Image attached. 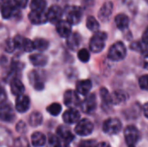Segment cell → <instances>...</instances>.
I'll return each instance as SVG.
<instances>
[{
	"instance_id": "1",
	"label": "cell",
	"mask_w": 148,
	"mask_h": 147,
	"mask_svg": "<svg viewBox=\"0 0 148 147\" xmlns=\"http://www.w3.org/2000/svg\"><path fill=\"white\" fill-rule=\"evenodd\" d=\"M108 39V35L102 31H97L94 34L89 41V49L93 53L101 52L105 46L106 41Z\"/></svg>"
},
{
	"instance_id": "47",
	"label": "cell",
	"mask_w": 148,
	"mask_h": 147,
	"mask_svg": "<svg viewBox=\"0 0 148 147\" xmlns=\"http://www.w3.org/2000/svg\"><path fill=\"white\" fill-rule=\"evenodd\" d=\"M129 147H135L134 146H129Z\"/></svg>"
},
{
	"instance_id": "35",
	"label": "cell",
	"mask_w": 148,
	"mask_h": 147,
	"mask_svg": "<svg viewBox=\"0 0 148 147\" xmlns=\"http://www.w3.org/2000/svg\"><path fill=\"white\" fill-rule=\"evenodd\" d=\"M139 85L141 89L148 91V75H144L140 78Z\"/></svg>"
},
{
	"instance_id": "21",
	"label": "cell",
	"mask_w": 148,
	"mask_h": 147,
	"mask_svg": "<svg viewBox=\"0 0 148 147\" xmlns=\"http://www.w3.org/2000/svg\"><path fill=\"white\" fill-rule=\"evenodd\" d=\"M29 80L32 87L36 90H42L43 88V82L41 80L40 75L37 71L33 70L29 74Z\"/></svg>"
},
{
	"instance_id": "19",
	"label": "cell",
	"mask_w": 148,
	"mask_h": 147,
	"mask_svg": "<svg viewBox=\"0 0 148 147\" xmlns=\"http://www.w3.org/2000/svg\"><path fill=\"white\" fill-rule=\"evenodd\" d=\"M92 88V81L88 79L79 81L76 84V93L80 95L86 96L89 94Z\"/></svg>"
},
{
	"instance_id": "41",
	"label": "cell",
	"mask_w": 148,
	"mask_h": 147,
	"mask_svg": "<svg viewBox=\"0 0 148 147\" xmlns=\"http://www.w3.org/2000/svg\"><path fill=\"white\" fill-rule=\"evenodd\" d=\"M142 66L144 68L148 69V51L143 53V57H142Z\"/></svg>"
},
{
	"instance_id": "45",
	"label": "cell",
	"mask_w": 148,
	"mask_h": 147,
	"mask_svg": "<svg viewBox=\"0 0 148 147\" xmlns=\"http://www.w3.org/2000/svg\"><path fill=\"white\" fill-rule=\"evenodd\" d=\"M95 147H111V146H110V145H109V144H108V143H106V142H101V143L97 144Z\"/></svg>"
},
{
	"instance_id": "3",
	"label": "cell",
	"mask_w": 148,
	"mask_h": 147,
	"mask_svg": "<svg viewBox=\"0 0 148 147\" xmlns=\"http://www.w3.org/2000/svg\"><path fill=\"white\" fill-rule=\"evenodd\" d=\"M82 10L79 6H68L65 10L66 21L69 22L71 25L78 24L82 18Z\"/></svg>"
},
{
	"instance_id": "37",
	"label": "cell",
	"mask_w": 148,
	"mask_h": 147,
	"mask_svg": "<svg viewBox=\"0 0 148 147\" xmlns=\"http://www.w3.org/2000/svg\"><path fill=\"white\" fill-rule=\"evenodd\" d=\"M16 147H29V142L25 138H18L15 143Z\"/></svg>"
},
{
	"instance_id": "42",
	"label": "cell",
	"mask_w": 148,
	"mask_h": 147,
	"mask_svg": "<svg viewBox=\"0 0 148 147\" xmlns=\"http://www.w3.org/2000/svg\"><path fill=\"white\" fill-rule=\"evenodd\" d=\"M16 130H17L19 133H23V132H25V130H26V125H25V123L23 122V121H19V122L17 123V125H16Z\"/></svg>"
},
{
	"instance_id": "29",
	"label": "cell",
	"mask_w": 148,
	"mask_h": 147,
	"mask_svg": "<svg viewBox=\"0 0 148 147\" xmlns=\"http://www.w3.org/2000/svg\"><path fill=\"white\" fill-rule=\"evenodd\" d=\"M111 100H112V104L119 105L123 103L127 100V96L121 91H114L111 94Z\"/></svg>"
},
{
	"instance_id": "7",
	"label": "cell",
	"mask_w": 148,
	"mask_h": 147,
	"mask_svg": "<svg viewBox=\"0 0 148 147\" xmlns=\"http://www.w3.org/2000/svg\"><path fill=\"white\" fill-rule=\"evenodd\" d=\"M124 137H125L126 143L129 146H134L140 140V131L135 126L133 125L127 126L124 130Z\"/></svg>"
},
{
	"instance_id": "2",
	"label": "cell",
	"mask_w": 148,
	"mask_h": 147,
	"mask_svg": "<svg viewBox=\"0 0 148 147\" xmlns=\"http://www.w3.org/2000/svg\"><path fill=\"white\" fill-rule=\"evenodd\" d=\"M127 55V48L125 44L121 42H117L114 43L108 50V57L113 62L122 61Z\"/></svg>"
},
{
	"instance_id": "27",
	"label": "cell",
	"mask_w": 148,
	"mask_h": 147,
	"mask_svg": "<svg viewBox=\"0 0 148 147\" xmlns=\"http://www.w3.org/2000/svg\"><path fill=\"white\" fill-rule=\"evenodd\" d=\"M86 26L87 28L92 31V32H97L99 28H100V24H99V22L97 21V19L93 16H88L87 18V21H86Z\"/></svg>"
},
{
	"instance_id": "17",
	"label": "cell",
	"mask_w": 148,
	"mask_h": 147,
	"mask_svg": "<svg viewBox=\"0 0 148 147\" xmlns=\"http://www.w3.org/2000/svg\"><path fill=\"white\" fill-rule=\"evenodd\" d=\"M56 29L61 37L68 38L72 33V25L66 20H60L56 24Z\"/></svg>"
},
{
	"instance_id": "32",
	"label": "cell",
	"mask_w": 148,
	"mask_h": 147,
	"mask_svg": "<svg viewBox=\"0 0 148 147\" xmlns=\"http://www.w3.org/2000/svg\"><path fill=\"white\" fill-rule=\"evenodd\" d=\"M48 113L52 116H57L62 112V106L59 103H52L47 107Z\"/></svg>"
},
{
	"instance_id": "44",
	"label": "cell",
	"mask_w": 148,
	"mask_h": 147,
	"mask_svg": "<svg viewBox=\"0 0 148 147\" xmlns=\"http://www.w3.org/2000/svg\"><path fill=\"white\" fill-rule=\"evenodd\" d=\"M143 111H144V114H145V116H146V117L148 119V102L144 105Z\"/></svg>"
},
{
	"instance_id": "25",
	"label": "cell",
	"mask_w": 148,
	"mask_h": 147,
	"mask_svg": "<svg viewBox=\"0 0 148 147\" xmlns=\"http://www.w3.org/2000/svg\"><path fill=\"white\" fill-rule=\"evenodd\" d=\"M47 142L46 136L40 133V132H35L31 135V144L34 147H42L45 146Z\"/></svg>"
},
{
	"instance_id": "18",
	"label": "cell",
	"mask_w": 148,
	"mask_h": 147,
	"mask_svg": "<svg viewBox=\"0 0 148 147\" xmlns=\"http://www.w3.org/2000/svg\"><path fill=\"white\" fill-rule=\"evenodd\" d=\"M29 22L35 25H41L48 22L45 11H33L31 10L28 16Z\"/></svg>"
},
{
	"instance_id": "24",
	"label": "cell",
	"mask_w": 148,
	"mask_h": 147,
	"mask_svg": "<svg viewBox=\"0 0 148 147\" xmlns=\"http://www.w3.org/2000/svg\"><path fill=\"white\" fill-rule=\"evenodd\" d=\"M10 91L12 94L16 96H19L23 94L24 92V85L18 78H13L10 81Z\"/></svg>"
},
{
	"instance_id": "31",
	"label": "cell",
	"mask_w": 148,
	"mask_h": 147,
	"mask_svg": "<svg viewBox=\"0 0 148 147\" xmlns=\"http://www.w3.org/2000/svg\"><path fill=\"white\" fill-rule=\"evenodd\" d=\"M100 94L102 100V104L103 106H111L112 104V100H111V95L109 94L108 91L105 88H101L100 90Z\"/></svg>"
},
{
	"instance_id": "26",
	"label": "cell",
	"mask_w": 148,
	"mask_h": 147,
	"mask_svg": "<svg viewBox=\"0 0 148 147\" xmlns=\"http://www.w3.org/2000/svg\"><path fill=\"white\" fill-rule=\"evenodd\" d=\"M42 122V115L41 113L36 111L30 113L29 117V124L32 127H36L39 126Z\"/></svg>"
},
{
	"instance_id": "20",
	"label": "cell",
	"mask_w": 148,
	"mask_h": 147,
	"mask_svg": "<svg viewBox=\"0 0 148 147\" xmlns=\"http://www.w3.org/2000/svg\"><path fill=\"white\" fill-rule=\"evenodd\" d=\"M29 61L32 63V65L36 67H44L48 63L49 59L47 55L42 53H36L29 55Z\"/></svg>"
},
{
	"instance_id": "15",
	"label": "cell",
	"mask_w": 148,
	"mask_h": 147,
	"mask_svg": "<svg viewBox=\"0 0 148 147\" xmlns=\"http://www.w3.org/2000/svg\"><path fill=\"white\" fill-rule=\"evenodd\" d=\"M29 106H30V100L29 96L25 94H21L19 96H16L15 108L18 113H26L29 109Z\"/></svg>"
},
{
	"instance_id": "46",
	"label": "cell",
	"mask_w": 148,
	"mask_h": 147,
	"mask_svg": "<svg viewBox=\"0 0 148 147\" xmlns=\"http://www.w3.org/2000/svg\"><path fill=\"white\" fill-rule=\"evenodd\" d=\"M5 1H6V0H0V7L2 6V4H3Z\"/></svg>"
},
{
	"instance_id": "22",
	"label": "cell",
	"mask_w": 148,
	"mask_h": 147,
	"mask_svg": "<svg viewBox=\"0 0 148 147\" xmlns=\"http://www.w3.org/2000/svg\"><path fill=\"white\" fill-rule=\"evenodd\" d=\"M114 23H115L116 27L119 29L124 30V29H126L128 28L130 20H129V17L126 14L120 13V14H118V15L115 16V17H114Z\"/></svg>"
},
{
	"instance_id": "34",
	"label": "cell",
	"mask_w": 148,
	"mask_h": 147,
	"mask_svg": "<svg viewBox=\"0 0 148 147\" xmlns=\"http://www.w3.org/2000/svg\"><path fill=\"white\" fill-rule=\"evenodd\" d=\"M78 59L82 62H88L90 59V54L89 51L87 49H82L78 51Z\"/></svg>"
},
{
	"instance_id": "28",
	"label": "cell",
	"mask_w": 148,
	"mask_h": 147,
	"mask_svg": "<svg viewBox=\"0 0 148 147\" xmlns=\"http://www.w3.org/2000/svg\"><path fill=\"white\" fill-rule=\"evenodd\" d=\"M33 43L35 49L38 51H45L49 46V42L43 38H36L33 41Z\"/></svg>"
},
{
	"instance_id": "10",
	"label": "cell",
	"mask_w": 148,
	"mask_h": 147,
	"mask_svg": "<svg viewBox=\"0 0 148 147\" xmlns=\"http://www.w3.org/2000/svg\"><path fill=\"white\" fill-rule=\"evenodd\" d=\"M81 109L85 113H92L95 111L97 107L96 97L94 94H91L86 97V99L80 104Z\"/></svg>"
},
{
	"instance_id": "4",
	"label": "cell",
	"mask_w": 148,
	"mask_h": 147,
	"mask_svg": "<svg viewBox=\"0 0 148 147\" xmlns=\"http://www.w3.org/2000/svg\"><path fill=\"white\" fill-rule=\"evenodd\" d=\"M122 129V124L117 118H109L106 120L102 126V130L106 134L114 135L118 134Z\"/></svg>"
},
{
	"instance_id": "9",
	"label": "cell",
	"mask_w": 148,
	"mask_h": 147,
	"mask_svg": "<svg viewBox=\"0 0 148 147\" xmlns=\"http://www.w3.org/2000/svg\"><path fill=\"white\" fill-rule=\"evenodd\" d=\"M62 14H63L62 9L59 5H56V4L50 6L49 10L46 11L48 21L54 24H56L60 20H62L61 18L62 16Z\"/></svg>"
},
{
	"instance_id": "14",
	"label": "cell",
	"mask_w": 148,
	"mask_h": 147,
	"mask_svg": "<svg viewBox=\"0 0 148 147\" xmlns=\"http://www.w3.org/2000/svg\"><path fill=\"white\" fill-rule=\"evenodd\" d=\"M15 119V112L13 107L9 104H2L0 106V120L4 122H12Z\"/></svg>"
},
{
	"instance_id": "43",
	"label": "cell",
	"mask_w": 148,
	"mask_h": 147,
	"mask_svg": "<svg viewBox=\"0 0 148 147\" xmlns=\"http://www.w3.org/2000/svg\"><path fill=\"white\" fill-rule=\"evenodd\" d=\"M141 42H142L145 45L148 46V27L146 29V30L144 31V33H143V35H142Z\"/></svg>"
},
{
	"instance_id": "36",
	"label": "cell",
	"mask_w": 148,
	"mask_h": 147,
	"mask_svg": "<svg viewBox=\"0 0 148 147\" xmlns=\"http://www.w3.org/2000/svg\"><path fill=\"white\" fill-rule=\"evenodd\" d=\"M5 50L8 52V53H12L13 51L16 50V47H15V43L13 42V39H9L7 42H6V44H5Z\"/></svg>"
},
{
	"instance_id": "13",
	"label": "cell",
	"mask_w": 148,
	"mask_h": 147,
	"mask_svg": "<svg viewBox=\"0 0 148 147\" xmlns=\"http://www.w3.org/2000/svg\"><path fill=\"white\" fill-rule=\"evenodd\" d=\"M64 104L69 108H75V107L80 105V99L78 94L73 90H67L63 95Z\"/></svg>"
},
{
	"instance_id": "39",
	"label": "cell",
	"mask_w": 148,
	"mask_h": 147,
	"mask_svg": "<svg viewBox=\"0 0 148 147\" xmlns=\"http://www.w3.org/2000/svg\"><path fill=\"white\" fill-rule=\"evenodd\" d=\"M28 1L29 0H13V3L16 4V6L17 8H25L28 4Z\"/></svg>"
},
{
	"instance_id": "40",
	"label": "cell",
	"mask_w": 148,
	"mask_h": 147,
	"mask_svg": "<svg viewBox=\"0 0 148 147\" xmlns=\"http://www.w3.org/2000/svg\"><path fill=\"white\" fill-rule=\"evenodd\" d=\"M6 98H7L6 92H5L4 88L0 86V105H2L5 101Z\"/></svg>"
},
{
	"instance_id": "38",
	"label": "cell",
	"mask_w": 148,
	"mask_h": 147,
	"mask_svg": "<svg viewBox=\"0 0 148 147\" xmlns=\"http://www.w3.org/2000/svg\"><path fill=\"white\" fill-rule=\"evenodd\" d=\"M97 143L95 140H85L80 143L78 147H95Z\"/></svg>"
},
{
	"instance_id": "33",
	"label": "cell",
	"mask_w": 148,
	"mask_h": 147,
	"mask_svg": "<svg viewBox=\"0 0 148 147\" xmlns=\"http://www.w3.org/2000/svg\"><path fill=\"white\" fill-rule=\"evenodd\" d=\"M47 147H62V143L56 135L49 134V139H47Z\"/></svg>"
},
{
	"instance_id": "11",
	"label": "cell",
	"mask_w": 148,
	"mask_h": 147,
	"mask_svg": "<svg viewBox=\"0 0 148 147\" xmlns=\"http://www.w3.org/2000/svg\"><path fill=\"white\" fill-rule=\"evenodd\" d=\"M56 133H57V136L59 137L61 143L62 142V144L64 146L69 145L75 138L73 133H71L70 129L66 126H60L57 128Z\"/></svg>"
},
{
	"instance_id": "16",
	"label": "cell",
	"mask_w": 148,
	"mask_h": 147,
	"mask_svg": "<svg viewBox=\"0 0 148 147\" xmlns=\"http://www.w3.org/2000/svg\"><path fill=\"white\" fill-rule=\"evenodd\" d=\"M62 119L66 124H69V125L75 124V123H77L81 120V113L75 108H69L64 112L62 115Z\"/></svg>"
},
{
	"instance_id": "5",
	"label": "cell",
	"mask_w": 148,
	"mask_h": 147,
	"mask_svg": "<svg viewBox=\"0 0 148 147\" xmlns=\"http://www.w3.org/2000/svg\"><path fill=\"white\" fill-rule=\"evenodd\" d=\"M94 131V124L88 119L80 120L75 127V133L82 137L90 135Z\"/></svg>"
},
{
	"instance_id": "6",
	"label": "cell",
	"mask_w": 148,
	"mask_h": 147,
	"mask_svg": "<svg viewBox=\"0 0 148 147\" xmlns=\"http://www.w3.org/2000/svg\"><path fill=\"white\" fill-rule=\"evenodd\" d=\"M0 10L3 19H10L12 17H16L19 14V8H17L13 1L10 0H6L0 7Z\"/></svg>"
},
{
	"instance_id": "12",
	"label": "cell",
	"mask_w": 148,
	"mask_h": 147,
	"mask_svg": "<svg viewBox=\"0 0 148 147\" xmlns=\"http://www.w3.org/2000/svg\"><path fill=\"white\" fill-rule=\"evenodd\" d=\"M113 10H114V4L111 1H108L106 3H104L98 12L99 19L104 23L108 22L112 16Z\"/></svg>"
},
{
	"instance_id": "30",
	"label": "cell",
	"mask_w": 148,
	"mask_h": 147,
	"mask_svg": "<svg viewBox=\"0 0 148 147\" xmlns=\"http://www.w3.org/2000/svg\"><path fill=\"white\" fill-rule=\"evenodd\" d=\"M46 8L45 0H31L30 9L33 11H44Z\"/></svg>"
},
{
	"instance_id": "23",
	"label": "cell",
	"mask_w": 148,
	"mask_h": 147,
	"mask_svg": "<svg viewBox=\"0 0 148 147\" xmlns=\"http://www.w3.org/2000/svg\"><path fill=\"white\" fill-rule=\"evenodd\" d=\"M82 42V37L80 36V34L74 32L71 33V35L67 38V45L68 47L71 49V50H76L80 44Z\"/></svg>"
},
{
	"instance_id": "8",
	"label": "cell",
	"mask_w": 148,
	"mask_h": 147,
	"mask_svg": "<svg viewBox=\"0 0 148 147\" xmlns=\"http://www.w3.org/2000/svg\"><path fill=\"white\" fill-rule=\"evenodd\" d=\"M12 39L15 43L16 49H22L25 52H32L35 49L33 41L29 38L23 37L22 36H16Z\"/></svg>"
}]
</instances>
